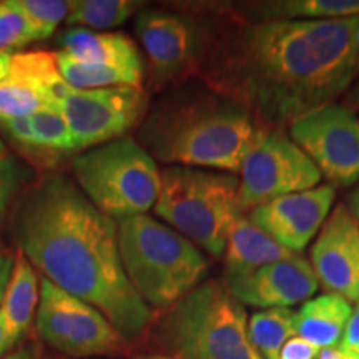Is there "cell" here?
Listing matches in <instances>:
<instances>
[{
	"label": "cell",
	"mask_w": 359,
	"mask_h": 359,
	"mask_svg": "<svg viewBox=\"0 0 359 359\" xmlns=\"http://www.w3.org/2000/svg\"><path fill=\"white\" fill-rule=\"evenodd\" d=\"M212 17L198 79L246 107L263 128L285 130L359 80V15L259 24Z\"/></svg>",
	"instance_id": "6da1fadb"
},
{
	"label": "cell",
	"mask_w": 359,
	"mask_h": 359,
	"mask_svg": "<svg viewBox=\"0 0 359 359\" xmlns=\"http://www.w3.org/2000/svg\"><path fill=\"white\" fill-rule=\"evenodd\" d=\"M8 236L43 278L92 304L130 343L154 323V309L128 281L118 223L65 173L34 180L13 206Z\"/></svg>",
	"instance_id": "7a4b0ae2"
},
{
	"label": "cell",
	"mask_w": 359,
	"mask_h": 359,
	"mask_svg": "<svg viewBox=\"0 0 359 359\" xmlns=\"http://www.w3.org/2000/svg\"><path fill=\"white\" fill-rule=\"evenodd\" d=\"M264 130L241 103L191 79L167 88L148 107L135 140L168 167L238 175Z\"/></svg>",
	"instance_id": "3957f363"
},
{
	"label": "cell",
	"mask_w": 359,
	"mask_h": 359,
	"mask_svg": "<svg viewBox=\"0 0 359 359\" xmlns=\"http://www.w3.org/2000/svg\"><path fill=\"white\" fill-rule=\"evenodd\" d=\"M118 248L128 281L158 311L182 302L210 268L203 251L150 215L118 222Z\"/></svg>",
	"instance_id": "277c9868"
},
{
	"label": "cell",
	"mask_w": 359,
	"mask_h": 359,
	"mask_svg": "<svg viewBox=\"0 0 359 359\" xmlns=\"http://www.w3.org/2000/svg\"><path fill=\"white\" fill-rule=\"evenodd\" d=\"M177 359H263L248 336V314L222 280L201 281L168 309L156 327Z\"/></svg>",
	"instance_id": "5b68a950"
},
{
	"label": "cell",
	"mask_w": 359,
	"mask_h": 359,
	"mask_svg": "<svg viewBox=\"0 0 359 359\" xmlns=\"http://www.w3.org/2000/svg\"><path fill=\"white\" fill-rule=\"evenodd\" d=\"M156 217L212 258H222L241 213L238 175L191 167L160 170Z\"/></svg>",
	"instance_id": "8992f818"
},
{
	"label": "cell",
	"mask_w": 359,
	"mask_h": 359,
	"mask_svg": "<svg viewBox=\"0 0 359 359\" xmlns=\"http://www.w3.org/2000/svg\"><path fill=\"white\" fill-rule=\"evenodd\" d=\"M160 170L154 156L132 137L88 148L72 160L80 190L116 223L154 208L160 193Z\"/></svg>",
	"instance_id": "52a82bcc"
},
{
	"label": "cell",
	"mask_w": 359,
	"mask_h": 359,
	"mask_svg": "<svg viewBox=\"0 0 359 359\" xmlns=\"http://www.w3.org/2000/svg\"><path fill=\"white\" fill-rule=\"evenodd\" d=\"M135 35L147 55L150 90H165L198 77L215 35V19L200 8L143 7Z\"/></svg>",
	"instance_id": "ba28073f"
},
{
	"label": "cell",
	"mask_w": 359,
	"mask_h": 359,
	"mask_svg": "<svg viewBox=\"0 0 359 359\" xmlns=\"http://www.w3.org/2000/svg\"><path fill=\"white\" fill-rule=\"evenodd\" d=\"M39 339L70 359L115 358L130 354V341L92 304L40 278V299L35 314Z\"/></svg>",
	"instance_id": "9c48e42d"
},
{
	"label": "cell",
	"mask_w": 359,
	"mask_h": 359,
	"mask_svg": "<svg viewBox=\"0 0 359 359\" xmlns=\"http://www.w3.org/2000/svg\"><path fill=\"white\" fill-rule=\"evenodd\" d=\"M240 201L246 213L268 201L320 185L321 173L285 130H264L241 163Z\"/></svg>",
	"instance_id": "30bf717a"
},
{
	"label": "cell",
	"mask_w": 359,
	"mask_h": 359,
	"mask_svg": "<svg viewBox=\"0 0 359 359\" xmlns=\"http://www.w3.org/2000/svg\"><path fill=\"white\" fill-rule=\"evenodd\" d=\"M148 107L143 87L130 85L92 90L69 87L58 100L77 154L128 137V132L140 127Z\"/></svg>",
	"instance_id": "8fae6325"
},
{
	"label": "cell",
	"mask_w": 359,
	"mask_h": 359,
	"mask_svg": "<svg viewBox=\"0 0 359 359\" xmlns=\"http://www.w3.org/2000/svg\"><path fill=\"white\" fill-rule=\"evenodd\" d=\"M288 135L333 188L359 185V116L343 103L304 115Z\"/></svg>",
	"instance_id": "7c38bea8"
},
{
	"label": "cell",
	"mask_w": 359,
	"mask_h": 359,
	"mask_svg": "<svg viewBox=\"0 0 359 359\" xmlns=\"http://www.w3.org/2000/svg\"><path fill=\"white\" fill-rule=\"evenodd\" d=\"M318 285L326 293L359 303V224L348 203H339L309 251Z\"/></svg>",
	"instance_id": "4fadbf2b"
},
{
	"label": "cell",
	"mask_w": 359,
	"mask_h": 359,
	"mask_svg": "<svg viewBox=\"0 0 359 359\" xmlns=\"http://www.w3.org/2000/svg\"><path fill=\"white\" fill-rule=\"evenodd\" d=\"M334 196L333 187L318 185L257 206L248 217L283 248L302 255L330 217Z\"/></svg>",
	"instance_id": "5bb4252c"
},
{
	"label": "cell",
	"mask_w": 359,
	"mask_h": 359,
	"mask_svg": "<svg viewBox=\"0 0 359 359\" xmlns=\"http://www.w3.org/2000/svg\"><path fill=\"white\" fill-rule=\"evenodd\" d=\"M67 87L55 52L11 53L8 74L0 82V120L27 118L47 107L58 109Z\"/></svg>",
	"instance_id": "9a60e30c"
},
{
	"label": "cell",
	"mask_w": 359,
	"mask_h": 359,
	"mask_svg": "<svg viewBox=\"0 0 359 359\" xmlns=\"http://www.w3.org/2000/svg\"><path fill=\"white\" fill-rule=\"evenodd\" d=\"M222 281L238 302L263 309L308 302L320 288L311 263L302 255H291L246 275L222 278Z\"/></svg>",
	"instance_id": "2e32d148"
},
{
	"label": "cell",
	"mask_w": 359,
	"mask_h": 359,
	"mask_svg": "<svg viewBox=\"0 0 359 359\" xmlns=\"http://www.w3.org/2000/svg\"><path fill=\"white\" fill-rule=\"evenodd\" d=\"M212 15L250 22L326 20L359 15V0H255V2L210 4L203 7Z\"/></svg>",
	"instance_id": "e0dca14e"
},
{
	"label": "cell",
	"mask_w": 359,
	"mask_h": 359,
	"mask_svg": "<svg viewBox=\"0 0 359 359\" xmlns=\"http://www.w3.org/2000/svg\"><path fill=\"white\" fill-rule=\"evenodd\" d=\"M62 53L83 65L116 67L145 74L137 43L125 34L77 29L64 30L58 39Z\"/></svg>",
	"instance_id": "ac0fdd59"
},
{
	"label": "cell",
	"mask_w": 359,
	"mask_h": 359,
	"mask_svg": "<svg viewBox=\"0 0 359 359\" xmlns=\"http://www.w3.org/2000/svg\"><path fill=\"white\" fill-rule=\"evenodd\" d=\"M291 251L283 248L271 236L251 222L248 213H241L233 223L224 248L223 278L241 276L246 273L291 257Z\"/></svg>",
	"instance_id": "d6986e66"
},
{
	"label": "cell",
	"mask_w": 359,
	"mask_h": 359,
	"mask_svg": "<svg viewBox=\"0 0 359 359\" xmlns=\"http://www.w3.org/2000/svg\"><path fill=\"white\" fill-rule=\"evenodd\" d=\"M351 313V303L338 294L325 293L308 299L294 313L296 336L309 341L321 351L336 348L343 338Z\"/></svg>",
	"instance_id": "ffe728a7"
},
{
	"label": "cell",
	"mask_w": 359,
	"mask_h": 359,
	"mask_svg": "<svg viewBox=\"0 0 359 359\" xmlns=\"http://www.w3.org/2000/svg\"><path fill=\"white\" fill-rule=\"evenodd\" d=\"M39 299L40 278L37 276V269L24 255L15 251V264L0 304V313L6 320L13 346L22 343L29 334L37 314Z\"/></svg>",
	"instance_id": "44dd1931"
},
{
	"label": "cell",
	"mask_w": 359,
	"mask_h": 359,
	"mask_svg": "<svg viewBox=\"0 0 359 359\" xmlns=\"http://www.w3.org/2000/svg\"><path fill=\"white\" fill-rule=\"evenodd\" d=\"M248 336L263 359H278L280 351L296 336L294 311L290 308H269L248 318Z\"/></svg>",
	"instance_id": "7402d4cb"
},
{
	"label": "cell",
	"mask_w": 359,
	"mask_h": 359,
	"mask_svg": "<svg viewBox=\"0 0 359 359\" xmlns=\"http://www.w3.org/2000/svg\"><path fill=\"white\" fill-rule=\"evenodd\" d=\"M57 65L62 79L72 88L92 90V88H109V87H142L143 75L142 72L116 69V67H98L83 65L72 60L62 52H55Z\"/></svg>",
	"instance_id": "603a6c76"
},
{
	"label": "cell",
	"mask_w": 359,
	"mask_h": 359,
	"mask_svg": "<svg viewBox=\"0 0 359 359\" xmlns=\"http://www.w3.org/2000/svg\"><path fill=\"white\" fill-rule=\"evenodd\" d=\"M143 7L145 4L135 0H74L70 2L67 24L90 30L97 29L100 32L125 24Z\"/></svg>",
	"instance_id": "cb8c5ba5"
},
{
	"label": "cell",
	"mask_w": 359,
	"mask_h": 359,
	"mask_svg": "<svg viewBox=\"0 0 359 359\" xmlns=\"http://www.w3.org/2000/svg\"><path fill=\"white\" fill-rule=\"evenodd\" d=\"M29 118L32 123L37 156H67L70 154H77L69 123H67L60 110L55 107H47V109L39 110L37 114L29 116Z\"/></svg>",
	"instance_id": "d4e9b609"
},
{
	"label": "cell",
	"mask_w": 359,
	"mask_h": 359,
	"mask_svg": "<svg viewBox=\"0 0 359 359\" xmlns=\"http://www.w3.org/2000/svg\"><path fill=\"white\" fill-rule=\"evenodd\" d=\"M32 182V168L20 158L13 155L0 158V230L8 223L13 206Z\"/></svg>",
	"instance_id": "484cf974"
},
{
	"label": "cell",
	"mask_w": 359,
	"mask_h": 359,
	"mask_svg": "<svg viewBox=\"0 0 359 359\" xmlns=\"http://www.w3.org/2000/svg\"><path fill=\"white\" fill-rule=\"evenodd\" d=\"M32 24L39 39H48L70 12L69 0H7Z\"/></svg>",
	"instance_id": "4316f807"
},
{
	"label": "cell",
	"mask_w": 359,
	"mask_h": 359,
	"mask_svg": "<svg viewBox=\"0 0 359 359\" xmlns=\"http://www.w3.org/2000/svg\"><path fill=\"white\" fill-rule=\"evenodd\" d=\"M35 40L40 39L32 24L7 0L0 2V52L22 48Z\"/></svg>",
	"instance_id": "83f0119b"
},
{
	"label": "cell",
	"mask_w": 359,
	"mask_h": 359,
	"mask_svg": "<svg viewBox=\"0 0 359 359\" xmlns=\"http://www.w3.org/2000/svg\"><path fill=\"white\" fill-rule=\"evenodd\" d=\"M0 130L7 135L8 140L13 145H17L20 150L29 151L30 155L37 156L35 150V137L30 118H12V120H0Z\"/></svg>",
	"instance_id": "f1b7e54d"
},
{
	"label": "cell",
	"mask_w": 359,
	"mask_h": 359,
	"mask_svg": "<svg viewBox=\"0 0 359 359\" xmlns=\"http://www.w3.org/2000/svg\"><path fill=\"white\" fill-rule=\"evenodd\" d=\"M338 349L359 359V303H356V308H353L351 318H349L343 338L339 341Z\"/></svg>",
	"instance_id": "f546056e"
},
{
	"label": "cell",
	"mask_w": 359,
	"mask_h": 359,
	"mask_svg": "<svg viewBox=\"0 0 359 359\" xmlns=\"http://www.w3.org/2000/svg\"><path fill=\"white\" fill-rule=\"evenodd\" d=\"M321 349L316 348L309 341L294 336L283 346L278 359H318Z\"/></svg>",
	"instance_id": "4dcf8cb0"
},
{
	"label": "cell",
	"mask_w": 359,
	"mask_h": 359,
	"mask_svg": "<svg viewBox=\"0 0 359 359\" xmlns=\"http://www.w3.org/2000/svg\"><path fill=\"white\" fill-rule=\"evenodd\" d=\"M13 264H15V251H0V304L6 294L8 280H11Z\"/></svg>",
	"instance_id": "1f68e13d"
},
{
	"label": "cell",
	"mask_w": 359,
	"mask_h": 359,
	"mask_svg": "<svg viewBox=\"0 0 359 359\" xmlns=\"http://www.w3.org/2000/svg\"><path fill=\"white\" fill-rule=\"evenodd\" d=\"M13 348L11 334H8L6 320H4L2 313H0V359H2L6 354Z\"/></svg>",
	"instance_id": "d6a6232c"
},
{
	"label": "cell",
	"mask_w": 359,
	"mask_h": 359,
	"mask_svg": "<svg viewBox=\"0 0 359 359\" xmlns=\"http://www.w3.org/2000/svg\"><path fill=\"white\" fill-rule=\"evenodd\" d=\"M341 103L346 105L348 109H351L353 111H356V114H359V80L353 85L351 88H349V92L343 97V102Z\"/></svg>",
	"instance_id": "836d02e7"
},
{
	"label": "cell",
	"mask_w": 359,
	"mask_h": 359,
	"mask_svg": "<svg viewBox=\"0 0 359 359\" xmlns=\"http://www.w3.org/2000/svg\"><path fill=\"white\" fill-rule=\"evenodd\" d=\"M4 359H39V354L35 351L34 346H30V344H24V346L15 349V351L11 353Z\"/></svg>",
	"instance_id": "e575fe53"
},
{
	"label": "cell",
	"mask_w": 359,
	"mask_h": 359,
	"mask_svg": "<svg viewBox=\"0 0 359 359\" xmlns=\"http://www.w3.org/2000/svg\"><path fill=\"white\" fill-rule=\"evenodd\" d=\"M318 359H356V358L349 356V354H344L343 351H339L338 348H330V349H323Z\"/></svg>",
	"instance_id": "d590c367"
},
{
	"label": "cell",
	"mask_w": 359,
	"mask_h": 359,
	"mask_svg": "<svg viewBox=\"0 0 359 359\" xmlns=\"http://www.w3.org/2000/svg\"><path fill=\"white\" fill-rule=\"evenodd\" d=\"M348 206H349V208H351L354 218H356V222L359 224V185L354 188L351 193H349Z\"/></svg>",
	"instance_id": "8d00e7d4"
},
{
	"label": "cell",
	"mask_w": 359,
	"mask_h": 359,
	"mask_svg": "<svg viewBox=\"0 0 359 359\" xmlns=\"http://www.w3.org/2000/svg\"><path fill=\"white\" fill-rule=\"evenodd\" d=\"M8 65H11V53L0 52V82L7 77Z\"/></svg>",
	"instance_id": "74e56055"
},
{
	"label": "cell",
	"mask_w": 359,
	"mask_h": 359,
	"mask_svg": "<svg viewBox=\"0 0 359 359\" xmlns=\"http://www.w3.org/2000/svg\"><path fill=\"white\" fill-rule=\"evenodd\" d=\"M130 359H177V358L165 356V354H143V356H133Z\"/></svg>",
	"instance_id": "f35d334b"
},
{
	"label": "cell",
	"mask_w": 359,
	"mask_h": 359,
	"mask_svg": "<svg viewBox=\"0 0 359 359\" xmlns=\"http://www.w3.org/2000/svg\"><path fill=\"white\" fill-rule=\"evenodd\" d=\"M40 359H70V358L60 356V354H57V353H45L40 356Z\"/></svg>",
	"instance_id": "ab89813d"
},
{
	"label": "cell",
	"mask_w": 359,
	"mask_h": 359,
	"mask_svg": "<svg viewBox=\"0 0 359 359\" xmlns=\"http://www.w3.org/2000/svg\"><path fill=\"white\" fill-rule=\"evenodd\" d=\"M6 155H8L7 154V147H6V143L0 140V158H4Z\"/></svg>",
	"instance_id": "60d3db41"
}]
</instances>
